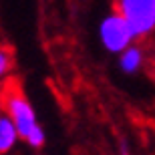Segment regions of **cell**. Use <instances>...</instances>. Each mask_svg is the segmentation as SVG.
<instances>
[{"label":"cell","instance_id":"2","mask_svg":"<svg viewBox=\"0 0 155 155\" xmlns=\"http://www.w3.org/2000/svg\"><path fill=\"white\" fill-rule=\"evenodd\" d=\"M99 40L105 46V51L119 54L129 45H133L137 40V36L133 32L131 24L125 20V16L119 10H113L99 24Z\"/></svg>","mask_w":155,"mask_h":155},{"label":"cell","instance_id":"3","mask_svg":"<svg viewBox=\"0 0 155 155\" xmlns=\"http://www.w3.org/2000/svg\"><path fill=\"white\" fill-rule=\"evenodd\" d=\"M119 10L131 24L137 38H147L155 30V0H115Z\"/></svg>","mask_w":155,"mask_h":155},{"label":"cell","instance_id":"7","mask_svg":"<svg viewBox=\"0 0 155 155\" xmlns=\"http://www.w3.org/2000/svg\"><path fill=\"white\" fill-rule=\"evenodd\" d=\"M0 113H4V97H2V91H0Z\"/></svg>","mask_w":155,"mask_h":155},{"label":"cell","instance_id":"4","mask_svg":"<svg viewBox=\"0 0 155 155\" xmlns=\"http://www.w3.org/2000/svg\"><path fill=\"white\" fill-rule=\"evenodd\" d=\"M145 64V52L141 46H137L135 42L129 45L125 51L119 52V69L125 75H135L137 71H141V67Z\"/></svg>","mask_w":155,"mask_h":155},{"label":"cell","instance_id":"1","mask_svg":"<svg viewBox=\"0 0 155 155\" xmlns=\"http://www.w3.org/2000/svg\"><path fill=\"white\" fill-rule=\"evenodd\" d=\"M2 97H4V111L14 121V125L20 133V139H24L26 145L32 149H40L46 141V135L45 129L36 121V113L30 101L26 99V95L20 91L18 85L12 83L2 89Z\"/></svg>","mask_w":155,"mask_h":155},{"label":"cell","instance_id":"5","mask_svg":"<svg viewBox=\"0 0 155 155\" xmlns=\"http://www.w3.org/2000/svg\"><path fill=\"white\" fill-rule=\"evenodd\" d=\"M20 133H18L14 121L10 119L8 113H0V153H8L16 147Z\"/></svg>","mask_w":155,"mask_h":155},{"label":"cell","instance_id":"6","mask_svg":"<svg viewBox=\"0 0 155 155\" xmlns=\"http://www.w3.org/2000/svg\"><path fill=\"white\" fill-rule=\"evenodd\" d=\"M12 67H14V54H12V51L8 46L0 45V81L10 75Z\"/></svg>","mask_w":155,"mask_h":155}]
</instances>
